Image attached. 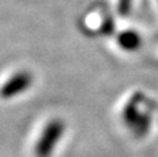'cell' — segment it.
I'll use <instances>...</instances> for the list:
<instances>
[{"mask_svg": "<svg viewBox=\"0 0 158 157\" xmlns=\"http://www.w3.org/2000/svg\"><path fill=\"white\" fill-rule=\"evenodd\" d=\"M64 132V124L60 120H53L46 125L44 131L42 132L39 142L35 146L36 157H50L54 150L56 145L58 143L60 138Z\"/></svg>", "mask_w": 158, "mask_h": 157, "instance_id": "obj_1", "label": "cell"}, {"mask_svg": "<svg viewBox=\"0 0 158 157\" xmlns=\"http://www.w3.org/2000/svg\"><path fill=\"white\" fill-rule=\"evenodd\" d=\"M32 83V75L29 72L21 71L18 74L13 75L4 85L0 88V97H4V99H10L14 97L17 95H19L21 92L27 91L28 88Z\"/></svg>", "mask_w": 158, "mask_h": 157, "instance_id": "obj_2", "label": "cell"}]
</instances>
